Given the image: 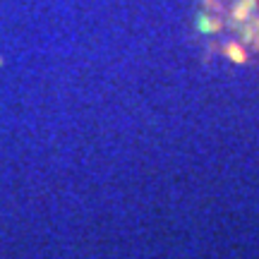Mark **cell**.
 I'll use <instances>...</instances> for the list:
<instances>
[{"instance_id": "cell-1", "label": "cell", "mask_w": 259, "mask_h": 259, "mask_svg": "<svg viewBox=\"0 0 259 259\" xmlns=\"http://www.w3.org/2000/svg\"><path fill=\"white\" fill-rule=\"evenodd\" d=\"M255 10H257V0H240V2L233 7V19H235V22H245Z\"/></svg>"}, {"instance_id": "cell-2", "label": "cell", "mask_w": 259, "mask_h": 259, "mask_svg": "<svg viewBox=\"0 0 259 259\" xmlns=\"http://www.w3.org/2000/svg\"><path fill=\"white\" fill-rule=\"evenodd\" d=\"M226 55L231 58L233 63H238V65H243V63L247 60L245 48H243L240 43H228V46H226Z\"/></svg>"}, {"instance_id": "cell-3", "label": "cell", "mask_w": 259, "mask_h": 259, "mask_svg": "<svg viewBox=\"0 0 259 259\" xmlns=\"http://www.w3.org/2000/svg\"><path fill=\"white\" fill-rule=\"evenodd\" d=\"M197 29L204 31V34H211V31H218V29H221V22H218V19H209V17L202 14V17L197 19Z\"/></svg>"}, {"instance_id": "cell-4", "label": "cell", "mask_w": 259, "mask_h": 259, "mask_svg": "<svg viewBox=\"0 0 259 259\" xmlns=\"http://www.w3.org/2000/svg\"><path fill=\"white\" fill-rule=\"evenodd\" d=\"M243 39L245 41H255V27H243Z\"/></svg>"}, {"instance_id": "cell-5", "label": "cell", "mask_w": 259, "mask_h": 259, "mask_svg": "<svg viewBox=\"0 0 259 259\" xmlns=\"http://www.w3.org/2000/svg\"><path fill=\"white\" fill-rule=\"evenodd\" d=\"M0 63H2V60H0Z\"/></svg>"}]
</instances>
